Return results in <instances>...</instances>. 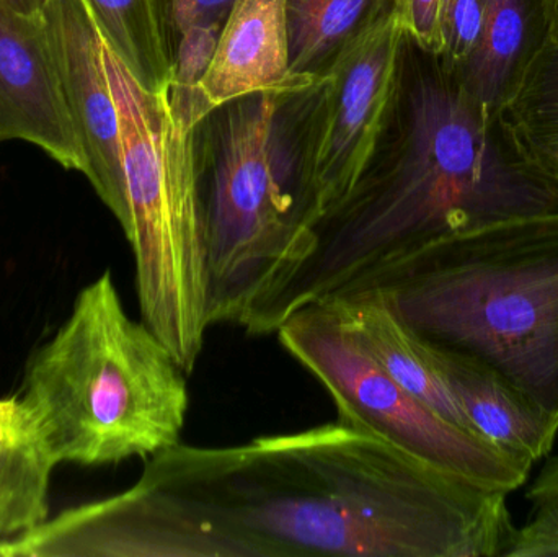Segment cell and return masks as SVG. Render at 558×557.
<instances>
[{"label": "cell", "instance_id": "10", "mask_svg": "<svg viewBox=\"0 0 558 557\" xmlns=\"http://www.w3.org/2000/svg\"><path fill=\"white\" fill-rule=\"evenodd\" d=\"M9 140L26 141L64 169L84 172L43 10L22 13L0 2V141Z\"/></svg>", "mask_w": 558, "mask_h": 557}, {"label": "cell", "instance_id": "27", "mask_svg": "<svg viewBox=\"0 0 558 557\" xmlns=\"http://www.w3.org/2000/svg\"><path fill=\"white\" fill-rule=\"evenodd\" d=\"M550 3L558 10V0H550Z\"/></svg>", "mask_w": 558, "mask_h": 557}, {"label": "cell", "instance_id": "26", "mask_svg": "<svg viewBox=\"0 0 558 557\" xmlns=\"http://www.w3.org/2000/svg\"><path fill=\"white\" fill-rule=\"evenodd\" d=\"M22 13H39L46 0H0Z\"/></svg>", "mask_w": 558, "mask_h": 557}, {"label": "cell", "instance_id": "1", "mask_svg": "<svg viewBox=\"0 0 558 557\" xmlns=\"http://www.w3.org/2000/svg\"><path fill=\"white\" fill-rule=\"evenodd\" d=\"M136 484L180 557H507L517 535L508 494L338 421L179 444Z\"/></svg>", "mask_w": 558, "mask_h": 557}, {"label": "cell", "instance_id": "13", "mask_svg": "<svg viewBox=\"0 0 558 557\" xmlns=\"http://www.w3.org/2000/svg\"><path fill=\"white\" fill-rule=\"evenodd\" d=\"M432 353L475 434L531 464L550 453L558 434L553 419L492 373L456 356Z\"/></svg>", "mask_w": 558, "mask_h": 557}, {"label": "cell", "instance_id": "9", "mask_svg": "<svg viewBox=\"0 0 558 557\" xmlns=\"http://www.w3.org/2000/svg\"><path fill=\"white\" fill-rule=\"evenodd\" d=\"M43 16L84 150L82 173L118 218L124 203L120 121L105 71L104 35L87 0H46Z\"/></svg>", "mask_w": 558, "mask_h": 557}, {"label": "cell", "instance_id": "15", "mask_svg": "<svg viewBox=\"0 0 558 557\" xmlns=\"http://www.w3.org/2000/svg\"><path fill=\"white\" fill-rule=\"evenodd\" d=\"M56 464L22 398H0V504L25 520L33 532L48 520L49 483Z\"/></svg>", "mask_w": 558, "mask_h": 557}, {"label": "cell", "instance_id": "18", "mask_svg": "<svg viewBox=\"0 0 558 557\" xmlns=\"http://www.w3.org/2000/svg\"><path fill=\"white\" fill-rule=\"evenodd\" d=\"M531 156L558 175V10L504 111Z\"/></svg>", "mask_w": 558, "mask_h": 557}, {"label": "cell", "instance_id": "4", "mask_svg": "<svg viewBox=\"0 0 558 557\" xmlns=\"http://www.w3.org/2000/svg\"><path fill=\"white\" fill-rule=\"evenodd\" d=\"M189 376L150 327L126 313L107 270L33 353L20 398L58 464L105 467L180 444Z\"/></svg>", "mask_w": 558, "mask_h": 557}, {"label": "cell", "instance_id": "21", "mask_svg": "<svg viewBox=\"0 0 558 557\" xmlns=\"http://www.w3.org/2000/svg\"><path fill=\"white\" fill-rule=\"evenodd\" d=\"M403 35L426 52H441V0H389Z\"/></svg>", "mask_w": 558, "mask_h": 557}, {"label": "cell", "instance_id": "7", "mask_svg": "<svg viewBox=\"0 0 558 557\" xmlns=\"http://www.w3.org/2000/svg\"><path fill=\"white\" fill-rule=\"evenodd\" d=\"M277 336L282 349L324 386L341 424L379 435L487 489L510 494L530 477L534 464L451 424L397 385L322 301L292 313Z\"/></svg>", "mask_w": 558, "mask_h": 557}, {"label": "cell", "instance_id": "12", "mask_svg": "<svg viewBox=\"0 0 558 557\" xmlns=\"http://www.w3.org/2000/svg\"><path fill=\"white\" fill-rule=\"evenodd\" d=\"M320 301L333 311L351 340L397 385L446 421L474 432L442 378L432 350L403 324L377 291H350Z\"/></svg>", "mask_w": 558, "mask_h": 557}, {"label": "cell", "instance_id": "25", "mask_svg": "<svg viewBox=\"0 0 558 557\" xmlns=\"http://www.w3.org/2000/svg\"><path fill=\"white\" fill-rule=\"evenodd\" d=\"M33 530L25 520L0 504V553L32 535Z\"/></svg>", "mask_w": 558, "mask_h": 557}, {"label": "cell", "instance_id": "5", "mask_svg": "<svg viewBox=\"0 0 558 557\" xmlns=\"http://www.w3.org/2000/svg\"><path fill=\"white\" fill-rule=\"evenodd\" d=\"M104 64L120 121L124 203L117 221L133 252L141 320L192 375L211 329L198 128L172 84L157 92L141 85L105 38Z\"/></svg>", "mask_w": 558, "mask_h": 557}, {"label": "cell", "instance_id": "8", "mask_svg": "<svg viewBox=\"0 0 558 557\" xmlns=\"http://www.w3.org/2000/svg\"><path fill=\"white\" fill-rule=\"evenodd\" d=\"M405 35L390 3L317 75L295 159L317 222L356 189L379 153L402 81Z\"/></svg>", "mask_w": 558, "mask_h": 557}, {"label": "cell", "instance_id": "16", "mask_svg": "<svg viewBox=\"0 0 558 557\" xmlns=\"http://www.w3.org/2000/svg\"><path fill=\"white\" fill-rule=\"evenodd\" d=\"M105 41L144 87L172 84L170 52L160 0H87Z\"/></svg>", "mask_w": 558, "mask_h": 557}, {"label": "cell", "instance_id": "24", "mask_svg": "<svg viewBox=\"0 0 558 557\" xmlns=\"http://www.w3.org/2000/svg\"><path fill=\"white\" fill-rule=\"evenodd\" d=\"M526 497L534 506L558 499V457L547 461L527 491Z\"/></svg>", "mask_w": 558, "mask_h": 557}, {"label": "cell", "instance_id": "2", "mask_svg": "<svg viewBox=\"0 0 558 557\" xmlns=\"http://www.w3.org/2000/svg\"><path fill=\"white\" fill-rule=\"evenodd\" d=\"M389 153L315 226L304 257L248 320L270 336L295 311L366 283L436 242L558 211V175L441 56L405 41Z\"/></svg>", "mask_w": 558, "mask_h": 557}, {"label": "cell", "instance_id": "23", "mask_svg": "<svg viewBox=\"0 0 558 557\" xmlns=\"http://www.w3.org/2000/svg\"><path fill=\"white\" fill-rule=\"evenodd\" d=\"M234 0H170V15L179 32L193 25L225 23Z\"/></svg>", "mask_w": 558, "mask_h": 557}, {"label": "cell", "instance_id": "19", "mask_svg": "<svg viewBox=\"0 0 558 557\" xmlns=\"http://www.w3.org/2000/svg\"><path fill=\"white\" fill-rule=\"evenodd\" d=\"M221 29V23H211V25L189 26L180 32L182 39L175 55V74H173L170 90L189 118L196 88L202 84L215 58Z\"/></svg>", "mask_w": 558, "mask_h": 557}, {"label": "cell", "instance_id": "6", "mask_svg": "<svg viewBox=\"0 0 558 557\" xmlns=\"http://www.w3.org/2000/svg\"><path fill=\"white\" fill-rule=\"evenodd\" d=\"M279 94L226 105L219 150L202 185L209 326L245 329L311 245L317 216L295 162L277 153Z\"/></svg>", "mask_w": 558, "mask_h": 557}, {"label": "cell", "instance_id": "14", "mask_svg": "<svg viewBox=\"0 0 558 557\" xmlns=\"http://www.w3.org/2000/svg\"><path fill=\"white\" fill-rule=\"evenodd\" d=\"M553 13L550 0H485L477 48L458 72L490 113H504Z\"/></svg>", "mask_w": 558, "mask_h": 557}, {"label": "cell", "instance_id": "17", "mask_svg": "<svg viewBox=\"0 0 558 557\" xmlns=\"http://www.w3.org/2000/svg\"><path fill=\"white\" fill-rule=\"evenodd\" d=\"M389 0H288L291 72L315 84L333 56Z\"/></svg>", "mask_w": 558, "mask_h": 557}, {"label": "cell", "instance_id": "11", "mask_svg": "<svg viewBox=\"0 0 558 557\" xmlns=\"http://www.w3.org/2000/svg\"><path fill=\"white\" fill-rule=\"evenodd\" d=\"M289 58L288 0H234L208 72L196 88L190 118L196 128L226 105L257 94H305Z\"/></svg>", "mask_w": 558, "mask_h": 557}, {"label": "cell", "instance_id": "20", "mask_svg": "<svg viewBox=\"0 0 558 557\" xmlns=\"http://www.w3.org/2000/svg\"><path fill=\"white\" fill-rule=\"evenodd\" d=\"M485 0H441V56L461 69L481 38Z\"/></svg>", "mask_w": 558, "mask_h": 557}, {"label": "cell", "instance_id": "3", "mask_svg": "<svg viewBox=\"0 0 558 557\" xmlns=\"http://www.w3.org/2000/svg\"><path fill=\"white\" fill-rule=\"evenodd\" d=\"M357 290L377 291L426 347L492 373L558 425V211L436 242Z\"/></svg>", "mask_w": 558, "mask_h": 557}, {"label": "cell", "instance_id": "22", "mask_svg": "<svg viewBox=\"0 0 558 557\" xmlns=\"http://www.w3.org/2000/svg\"><path fill=\"white\" fill-rule=\"evenodd\" d=\"M507 557H558V499L536 506L534 516L517 529Z\"/></svg>", "mask_w": 558, "mask_h": 557}]
</instances>
